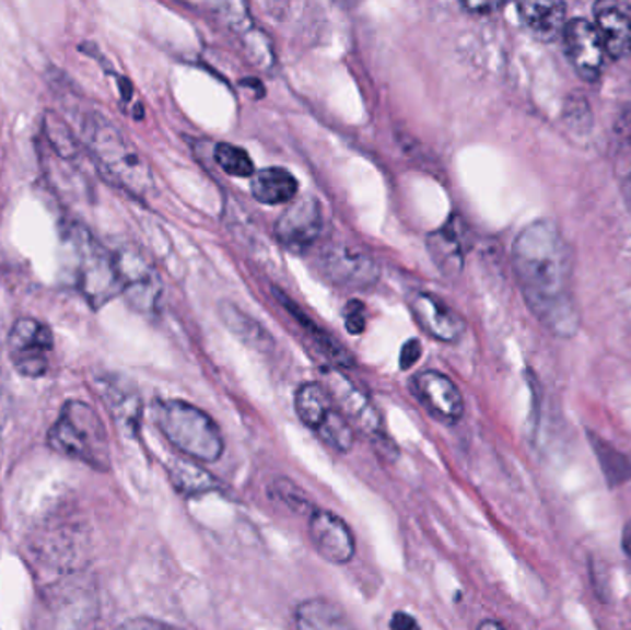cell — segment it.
I'll use <instances>...</instances> for the list:
<instances>
[{"label": "cell", "instance_id": "obj_1", "mask_svg": "<svg viewBox=\"0 0 631 630\" xmlns=\"http://www.w3.org/2000/svg\"><path fill=\"white\" fill-rule=\"evenodd\" d=\"M514 270L537 320L558 337H573L580 326L573 259L556 224L536 221L521 230L514 243Z\"/></svg>", "mask_w": 631, "mask_h": 630}, {"label": "cell", "instance_id": "obj_2", "mask_svg": "<svg viewBox=\"0 0 631 630\" xmlns=\"http://www.w3.org/2000/svg\"><path fill=\"white\" fill-rule=\"evenodd\" d=\"M82 141L96 168L115 187L141 200L154 192V173L147 158L106 115L85 114Z\"/></svg>", "mask_w": 631, "mask_h": 630}, {"label": "cell", "instance_id": "obj_3", "mask_svg": "<svg viewBox=\"0 0 631 630\" xmlns=\"http://www.w3.org/2000/svg\"><path fill=\"white\" fill-rule=\"evenodd\" d=\"M48 446L59 455L87 464L95 470L112 468L106 425L91 405L78 399L63 405L58 420L48 431Z\"/></svg>", "mask_w": 631, "mask_h": 630}, {"label": "cell", "instance_id": "obj_4", "mask_svg": "<svg viewBox=\"0 0 631 630\" xmlns=\"http://www.w3.org/2000/svg\"><path fill=\"white\" fill-rule=\"evenodd\" d=\"M155 425L172 446L200 463H217L224 455V436L207 412L182 399H163L154 407Z\"/></svg>", "mask_w": 631, "mask_h": 630}, {"label": "cell", "instance_id": "obj_5", "mask_svg": "<svg viewBox=\"0 0 631 630\" xmlns=\"http://www.w3.org/2000/svg\"><path fill=\"white\" fill-rule=\"evenodd\" d=\"M66 237L77 256L78 287L87 304L93 310H101L113 298L120 296L122 289L115 252L107 250L87 228L78 222L69 224Z\"/></svg>", "mask_w": 631, "mask_h": 630}, {"label": "cell", "instance_id": "obj_6", "mask_svg": "<svg viewBox=\"0 0 631 630\" xmlns=\"http://www.w3.org/2000/svg\"><path fill=\"white\" fill-rule=\"evenodd\" d=\"M294 407L300 420L313 429L325 444L340 453H348L353 447L354 428L338 410L322 383H305L297 388Z\"/></svg>", "mask_w": 631, "mask_h": 630}, {"label": "cell", "instance_id": "obj_7", "mask_svg": "<svg viewBox=\"0 0 631 630\" xmlns=\"http://www.w3.org/2000/svg\"><path fill=\"white\" fill-rule=\"evenodd\" d=\"M322 381L338 410L348 418L353 428L360 429L381 450L384 447L389 452H396L384 433L383 418L378 415L377 407L359 385H354L348 375L337 369L322 370Z\"/></svg>", "mask_w": 631, "mask_h": 630}, {"label": "cell", "instance_id": "obj_8", "mask_svg": "<svg viewBox=\"0 0 631 630\" xmlns=\"http://www.w3.org/2000/svg\"><path fill=\"white\" fill-rule=\"evenodd\" d=\"M120 289L128 304L142 315H154L163 302V281L157 268L136 246L115 252Z\"/></svg>", "mask_w": 631, "mask_h": 630}, {"label": "cell", "instance_id": "obj_9", "mask_svg": "<svg viewBox=\"0 0 631 630\" xmlns=\"http://www.w3.org/2000/svg\"><path fill=\"white\" fill-rule=\"evenodd\" d=\"M319 272L332 285L362 291L377 283L381 267L370 252L349 243H330L318 257Z\"/></svg>", "mask_w": 631, "mask_h": 630}, {"label": "cell", "instance_id": "obj_10", "mask_svg": "<svg viewBox=\"0 0 631 630\" xmlns=\"http://www.w3.org/2000/svg\"><path fill=\"white\" fill-rule=\"evenodd\" d=\"M10 358L19 374L37 380L50 369L54 351L52 329L36 318H19L10 331Z\"/></svg>", "mask_w": 631, "mask_h": 630}, {"label": "cell", "instance_id": "obj_11", "mask_svg": "<svg viewBox=\"0 0 631 630\" xmlns=\"http://www.w3.org/2000/svg\"><path fill=\"white\" fill-rule=\"evenodd\" d=\"M561 36L566 58L580 78H584L585 82H596L603 77L608 54L595 24L589 23L587 19L566 21L565 31Z\"/></svg>", "mask_w": 631, "mask_h": 630}, {"label": "cell", "instance_id": "obj_12", "mask_svg": "<svg viewBox=\"0 0 631 630\" xmlns=\"http://www.w3.org/2000/svg\"><path fill=\"white\" fill-rule=\"evenodd\" d=\"M324 232V211L314 197L297 198L276 224V237L295 254L311 250Z\"/></svg>", "mask_w": 631, "mask_h": 630}, {"label": "cell", "instance_id": "obj_13", "mask_svg": "<svg viewBox=\"0 0 631 630\" xmlns=\"http://www.w3.org/2000/svg\"><path fill=\"white\" fill-rule=\"evenodd\" d=\"M413 394L432 417L445 423H456L464 417V398L453 380L436 370H425L413 375Z\"/></svg>", "mask_w": 631, "mask_h": 630}, {"label": "cell", "instance_id": "obj_14", "mask_svg": "<svg viewBox=\"0 0 631 630\" xmlns=\"http://www.w3.org/2000/svg\"><path fill=\"white\" fill-rule=\"evenodd\" d=\"M308 535L319 557L330 564H348L357 553L353 530L342 517L332 512H314L308 517Z\"/></svg>", "mask_w": 631, "mask_h": 630}, {"label": "cell", "instance_id": "obj_15", "mask_svg": "<svg viewBox=\"0 0 631 630\" xmlns=\"http://www.w3.org/2000/svg\"><path fill=\"white\" fill-rule=\"evenodd\" d=\"M413 318L426 334L442 342H456L466 334V320L431 292H413L408 298Z\"/></svg>", "mask_w": 631, "mask_h": 630}, {"label": "cell", "instance_id": "obj_16", "mask_svg": "<svg viewBox=\"0 0 631 630\" xmlns=\"http://www.w3.org/2000/svg\"><path fill=\"white\" fill-rule=\"evenodd\" d=\"M98 388H101V396L106 401L107 409L115 418V422L126 433L136 434L142 418L141 396L136 388L117 375H109V377L101 380Z\"/></svg>", "mask_w": 631, "mask_h": 630}, {"label": "cell", "instance_id": "obj_17", "mask_svg": "<svg viewBox=\"0 0 631 630\" xmlns=\"http://www.w3.org/2000/svg\"><path fill=\"white\" fill-rule=\"evenodd\" d=\"M596 31L603 39L609 58L626 60L631 56V15L620 7L598 8L596 12Z\"/></svg>", "mask_w": 631, "mask_h": 630}, {"label": "cell", "instance_id": "obj_18", "mask_svg": "<svg viewBox=\"0 0 631 630\" xmlns=\"http://www.w3.org/2000/svg\"><path fill=\"white\" fill-rule=\"evenodd\" d=\"M426 246H429L432 261L443 276L455 278L461 272V268H464V241H461L460 222L451 219L445 226L432 232L426 238Z\"/></svg>", "mask_w": 631, "mask_h": 630}, {"label": "cell", "instance_id": "obj_19", "mask_svg": "<svg viewBox=\"0 0 631 630\" xmlns=\"http://www.w3.org/2000/svg\"><path fill=\"white\" fill-rule=\"evenodd\" d=\"M519 18L539 42H554L565 31L566 7L563 2H521Z\"/></svg>", "mask_w": 631, "mask_h": 630}, {"label": "cell", "instance_id": "obj_20", "mask_svg": "<svg viewBox=\"0 0 631 630\" xmlns=\"http://www.w3.org/2000/svg\"><path fill=\"white\" fill-rule=\"evenodd\" d=\"M297 630H359L337 603L314 597L303 600L295 610Z\"/></svg>", "mask_w": 631, "mask_h": 630}, {"label": "cell", "instance_id": "obj_21", "mask_svg": "<svg viewBox=\"0 0 631 630\" xmlns=\"http://www.w3.org/2000/svg\"><path fill=\"white\" fill-rule=\"evenodd\" d=\"M300 190V184L294 174L287 168L268 167L254 174L252 178V195L255 200L265 206H281L294 200Z\"/></svg>", "mask_w": 631, "mask_h": 630}, {"label": "cell", "instance_id": "obj_22", "mask_svg": "<svg viewBox=\"0 0 631 630\" xmlns=\"http://www.w3.org/2000/svg\"><path fill=\"white\" fill-rule=\"evenodd\" d=\"M276 292H278V300L283 304L284 310H289L290 315L294 316L295 322L313 339L314 345H318L319 351L324 353L325 358L330 359V363L338 366V369H351V366H354L353 358L349 355L348 350H343L337 340L332 339L329 334H325L324 329L318 324H314L294 302H290L287 294L279 291Z\"/></svg>", "mask_w": 631, "mask_h": 630}, {"label": "cell", "instance_id": "obj_23", "mask_svg": "<svg viewBox=\"0 0 631 630\" xmlns=\"http://www.w3.org/2000/svg\"><path fill=\"white\" fill-rule=\"evenodd\" d=\"M43 136H45L48 149H52L54 154L58 155L59 160L78 167L80 141L72 133L66 120L52 112H47L45 119H43Z\"/></svg>", "mask_w": 631, "mask_h": 630}, {"label": "cell", "instance_id": "obj_24", "mask_svg": "<svg viewBox=\"0 0 631 630\" xmlns=\"http://www.w3.org/2000/svg\"><path fill=\"white\" fill-rule=\"evenodd\" d=\"M174 487L184 495L207 494L213 490L214 477L192 460H174L168 466Z\"/></svg>", "mask_w": 631, "mask_h": 630}, {"label": "cell", "instance_id": "obj_25", "mask_svg": "<svg viewBox=\"0 0 631 630\" xmlns=\"http://www.w3.org/2000/svg\"><path fill=\"white\" fill-rule=\"evenodd\" d=\"M220 316L225 322V326L230 327L231 331L238 339H243L246 345L252 346V348H259V350L272 348L273 339H270V335L266 334L257 322L252 320L248 315H244L243 311L235 305L222 304Z\"/></svg>", "mask_w": 631, "mask_h": 630}, {"label": "cell", "instance_id": "obj_26", "mask_svg": "<svg viewBox=\"0 0 631 630\" xmlns=\"http://www.w3.org/2000/svg\"><path fill=\"white\" fill-rule=\"evenodd\" d=\"M270 498L278 501L279 505L292 512L295 516H313L314 512L318 511L313 505V501L308 498L307 492L303 490L300 485H295L289 477H276L270 482Z\"/></svg>", "mask_w": 631, "mask_h": 630}, {"label": "cell", "instance_id": "obj_27", "mask_svg": "<svg viewBox=\"0 0 631 630\" xmlns=\"http://www.w3.org/2000/svg\"><path fill=\"white\" fill-rule=\"evenodd\" d=\"M214 160L224 173L235 178H254L255 165L246 150L231 143H219L214 149Z\"/></svg>", "mask_w": 631, "mask_h": 630}, {"label": "cell", "instance_id": "obj_28", "mask_svg": "<svg viewBox=\"0 0 631 630\" xmlns=\"http://www.w3.org/2000/svg\"><path fill=\"white\" fill-rule=\"evenodd\" d=\"M366 307L362 302H349L348 307H346V326H348L349 334L359 335L364 331V326H366Z\"/></svg>", "mask_w": 631, "mask_h": 630}, {"label": "cell", "instance_id": "obj_29", "mask_svg": "<svg viewBox=\"0 0 631 630\" xmlns=\"http://www.w3.org/2000/svg\"><path fill=\"white\" fill-rule=\"evenodd\" d=\"M117 630H182L174 625L165 623L160 619L133 618L120 625Z\"/></svg>", "mask_w": 631, "mask_h": 630}, {"label": "cell", "instance_id": "obj_30", "mask_svg": "<svg viewBox=\"0 0 631 630\" xmlns=\"http://www.w3.org/2000/svg\"><path fill=\"white\" fill-rule=\"evenodd\" d=\"M419 358H421V345H419V340L410 339L407 345L402 346L399 366L402 370L412 369L413 364L418 363Z\"/></svg>", "mask_w": 631, "mask_h": 630}, {"label": "cell", "instance_id": "obj_31", "mask_svg": "<svg viewBox=\"0 0 631 630\" xmlns=\"http://www.w3.org/2000/svg\"><path fill=\"white\" fill-rule=\"evenodd\" d=\"M389 630H421V627H419L413 616L399 610V612L394 614L392 619H389Z\"/></svg>", "mask_w": 631, "mask_h": 630}, {"label": "cell", "instance_id": "obj_32", "mask_svg": "<svg viewBox=\"0 0 631 630\" xmlns=\"http://www.w3.org/2000/svg\"><path fill=\"white\" fill-rule=\"evenodd\" d=\"M461 7L466 8L467 12L488 15V13L501 10L502 4H499V2H466V4H461Z\"/></svg>", "mask_w": 631, "mask_h": 630}, {"label": "cell", "instance_id": "obj_33", "mask_svg": "<svg viewBox=\"0 0 631 630\" xmlns=\"http://www.w3.org/2000/svg\"><path fill=\"white\" fill-rule=\"evenodd\" d=\"M622 546H624V551L628 553V559L631 560V520L626 525L624 536H622Z\"/></svg>", "mask_w": 631, "mask_h": 630}, {"label": "cell", "instance_id": "obj_34", "mask_svg": "<svg viewBox=\"0 0 631 630\" xmlns=\"http://www.w3.org/2000/svg\"><path fill=\"white\" fill-rule=\"evenodd\" d=\"M477 630H506L502 625L496 623V621H482V623L478 625Z\"/></svg>", "mask_w": 631, "mask_h": 630}, {"label": "cell", "instance_id": "obj_35", "mask_svg": "<svg viewBox=\"0 0 631 630\" xmlns=\"http://www.w3.org/2000/svg\"><path fill=\"white\" fill-rule=\"evenodd\" d=\"M622 190H624V198L628 206L631 209V174L624 179V185H622Z\"/></svg>", "mask_w": 631, "mask_h": 630}]
</instances>
